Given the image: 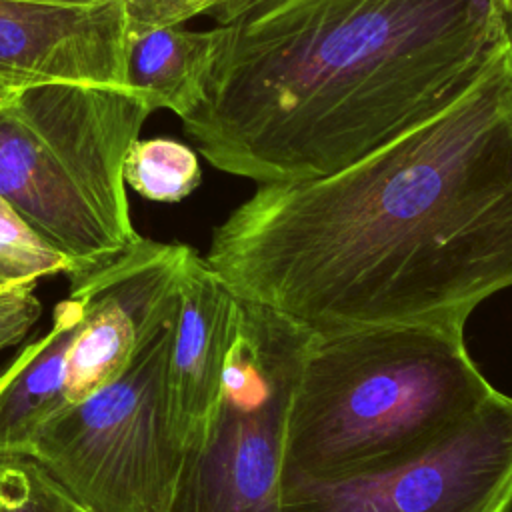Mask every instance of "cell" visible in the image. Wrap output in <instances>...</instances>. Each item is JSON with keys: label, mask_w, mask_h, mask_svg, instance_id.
<instances>
[{"label": "cell", "mask_w": 512, "mask_h": 512, "mask_svg": "<svg viewBox=\"0 0 512 512\" xmlns=\"http://www.w3.org/2000/svg\"><path fill=\"white\" fill-rule=\"evenodd\" d=\"M204 260L310 334L466 326L512 288V48L446 108L324 178L258 184Z\"/></svg>", "instance_id": "obj_1"}, {"label": "cell", "mask_w": 512, "mask_h": 512, "mask_svg": "<svg viewBox=\"0 0 512 512\" xmlns=\"http://www.w3.org/2000/svg\"><path fill=\"white\" fill-rule=\"evenodd\" d=\"M184 132L256 184L332 176L456 100L508 42L500 0H224Z\"/></svg>", "instance_id": "obj_2"}, {"label": "cell", "mask_w": 512, "mask_h": 512, "mask_svg": "<svg viewBox=\"0 0 512 512\" xmlns=\"http://www.w3.org/2000/svg\"><path fill=\"white\" fill-rule=\"evenodd\" d=\"M494 392L460 326L310 334L286 418L282 482L344 480L396 466L452 432Z\"/></svg>", "instance_id": "obj_3"}, {"label": "cell", "mask_w": 512, "mask_h": 512, "mask_svg": "<svg viewBox=\"0 0 512 512\" xmlns=\"http://www.w3.org/2000/svg\"><path fill=\"white\" fill-rule=\"evenodd\" d=\"M152 112L130 88L50 82L0 102V196L78 276L116 260L134 230L124 158Z\"/></svg>", "instance_id": "obj_4"}, {"label": "cell", "mask_w": 512, "mask_h": 512, "mask_svg": "<svg viewBox=\"0 0 512 512\" xmlns=\"http://www.w3.org/2000/svg\"><path fill=\"white\" fill-rule=\"evenodd\" d=\"M174 318L118 378L48 420L28 450L26 458L92 512L170 510L184 464L166 390Z\"/></svg>", "instance_id": "obj_5"}, {"label": "cell", "mask_w": 512, "mask_h": 512, "mask_svg": "<svg viewBox=\"0 0 512 512\" xmlns=\"http://www.w3.org/2000/svg\"><path fill=\"white\" fill-rule=\"evenodd\" d=\"M308 338L280 312L238 298L220 408L184 456L168 512H280L286 418Z\"/></svg>", "instance_id": "obj_6"}, {"label": "cell", "mask_w": 512, "mask_h": 512, "mask_svg": "<svg viewBox=\"0 0 512 512\" xmlns=\"http://www.w3.org/2000/svg\"><path fill=\"white\" fill-rule=\"evenodd\" d=\"M280 512H512V396L496 390L436 444L386 470L282 482Z\"/></svg>", "instance_id": "obj_7"}, {"label": "cell", "mask_w": 512, "mask_h": 512, "mask_svg": "<svg viewBox=\"0 0 512 512\" xmlns=\"http://www.w3.org/2000/svg\"><path fill=\"white\" fill-rule=\"evenodd\" d=\"M192 250L140 236L110 264L70 276L80 322L68 358V406L118 378L152 332L176 312Z\"/></svg>", "instance_id": "obj_8"}, {"label": "cell", "mask_w": 512, "mask_h": 512, "mask_svg": "<svg viewBox=\"0 0 512 512\" xmlns=\"http://www.w3.org/2000/svg\"><path fill=\"white\" fill-rule=\"evenodd\" d=\"M124 0H0V82L126 86Z\"/></svg>", "instance_id": "obj_9"}, {"label": "cell", "mask_w": 512, "mask_h": 512, "mask_svg": "<svg viewBox=\"0 0 512 512\" xmlns=\"http://www.w3.org/2000/svg\"><path fill=\"white\" fill-rule=\"evenodd\" d=\"M238 324V296L196 252L188 256L168 354V418L184 456L216 420Z\"/></svg>", "instance_id": "obj_10"}, {"label": "cell", "mask_w": 512, "mask_h": 512, "mask_svg": "<svg viewBox=\"0 0 512 512\" xmlns=\"http://www.w3.org/2000/svg\"><path fill=\"white\" fill-rule=\"evenodd\" d=\"M80 304L68 296L52 312L48 332L0 370V460L26 458L48 420L68 406V358L78 332Z\"/></svg>", "instance_id": "obj_11"}, {"label": "cell", "mask_w": 512, "mask_h": 512, "mask_svg": "<svg viewBox=\"0 0 512 512\" xmlns=\"http://www.w3.org/2000/svg\"><path fill=\"white\" fill-rule=\"evenodd\" d=\"M222 30H188L182 24L128 38L126 86L150 112L166 108L180 120L202 100Z\"/></svg>", "instance_id": "obj_12"}, {"label": "cell", "mask_w": 512, "mask_h": 512, "mask_svg": "<svg viewBox=\"0 0 512 512\" xmlns=\"http://www.w3.org/2000/svg\"><path fill=\"white\" fill-rule=\"evenodd\" d=\"M202 180L196 152L172 138L134 140L124 158V182L152 202H180Z\"/></svg>", "instance_id": "obj_13"}, {"label": "cell", "mask_w": 512, "mask_h": 512, "mask_svg": "<svg viewBox=\"0 0 512 512\" xmlns=\"http://www.w3.org/2000/svg\"><path fill=\"white\" fill-rule=\"evenodd\" d=\"M68 256L52 248L14 208L0 196V288L36 286L44 276L72 274Z\"/></svg>", "instance_id": "obj_14"}, {"label": "cell", "mask_w": 512, "mask_h": 512, "mask_svg": "<svg viewBox=\"0 0 512 512\" xmlns=\"http://www.w3.org/2000/svg\"><path fill=\"white\" fill-rule=\"evenodd\" d=\"M0 512H64L60 488L30 458L0 460Z\"/></svg>", "instance_id": "obj_15"}, {"label": "cell", "mask_w": 512, "mask_h": 512, "mask_svg": "<svg viewBox=\"0 0 512 512\" xmlns=\"http://www.w3.org/2000/svg\"><path fill=\"white\" fill-rule=\"evenodd\" d=\"M224 0H124L128 34H144L156 28L178 26L186 20L214 12Z\"/></svg>", "instance_id": "obj_16"}, {"label": "cell", "mask_w": 512, "mask_h": 512, "mask_svg": "<svg viewBox=\"0 0 512 512\" xmlns=\"http://www.w3.org/2000/svg\"><path fill=\"white\" fill-rule=\"evenodd\" d=\"M42 304L34 286H18L0 296V350L20 342L38 320Z\"/></svg>", "instance_id": "obj_17"}, {"label": "cell", "mask_w": 512, "mask_h": 512, "mask_svg": "<svg viewBox=\"0 0 512 512\" xmlns=\"http://www.w3.org/2000/svg\"><path fill=\"white\" fill-rule=\"evenodd\" d=\"M60 488V486H58ZM60 494H62V504H64V512H92L90 508H86L84 504H80L76 498H72L66 490L60 488Z\"/></svg>", "instance_id": "obj_18"}, {"label": "cell", "mask_w": 512, "mask_h": 512, "mask_svg": "<svg viewBox=\"0 0 512 512\" xmlns=\"http://www.w3.org/2000/svg\"><path fill=\"white\" fill-rule=\"evenodd\" d=\"M500 4H502L504 20H512V0H500Z\"/></svg>", "instance_id": "obj_19"}, {"label": "cell", "mask_w": 512, "mask_h": 512, "mask_svg": "<svg viewBox=\"0 0 512 512\" xmlns=\"http://www.w3.org/2000/svg\"><path fill=\"white\" fill-rule=\"evenodd\" d=\"M12 90H16V88H8L4 82H0V102H2L4 98H8V94H10Z\"/></svg>", "instance_id": "obj_20"}, {"label": "cell", "mask_w": 512, "mask_h": 512, "mask_svg": "<svg viewBox=\"0 0 512 512\" xmlns=\"http://www.w3.org/2000/svg\"><path fill=\"white\" fill-rule=\"evenodd\" d=\"M10 290H14V288H10ZM10 290H2V288H0V296H2V294H6V292H10Z\"/></svg>", "instance_id": "obj_21"}]
</instances>
